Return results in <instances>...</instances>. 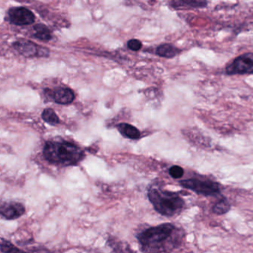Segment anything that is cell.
Masks as SVG:
<instances>
[{"label": "cell", "instance_id": "obj_1", "mask_svg": "<svg viewBox=\"0 0 253 253\" xmlns=\"http://www.w3.org/2000/svg\"><path fill=\"white\" fill-rule=\"evenodd\" d=\"M183 234L172 223H163L148 228L137 235L143 253H169L181 244Z\"/></svg>", "mask_w": 253, "mask_h": 253}, {"label": "cell", "instance_id": "obj_2", "mask_svg": "<svg viewBox=\"0 0 253 253\" xmlns=\"http://www.w3.org/2000/svg\"><path fill=\"white\" fill-rule=\"evenodd\" d=\"M43 155L45 159L57 166L77 165L84 158L82 149L67 141H48L43 149Z\"/></svg>", "mask_w": 253, "mask_h": 253}, {"label": "cell", "instance_id": "obj_3", "mask_svg": "<svg viewBox=\"0 0 253 253\" xmlns=\"http://www.w3.org/2000/svg\"><path fill=\"white\" fill-rule=\"evenodd\" d=\"M147 195L154 209L166 217L177 215L185 206L184 201L178 194L164 190L158 186H150Z\"/></svg>", "mask_w": 253, "mask_h": 253}, {"label": "cell", "instance_id": "obj_4", "mask_svg": "<svg viewBox=\"0 0 253 253\" xmlns=\"http://www.w3.org/2000/svg\"><path fill=\"white\" fill-rule=\"evenodd\" d=\"M180 184L185 189L193 191L195 193L204 196H215L220 193V187L218 183L211 180L191 178L181 180Z\"/></svg>", "mask_w": 253, "mask_h": 253}, {"label": "cell", "instance_id": "obj_5", "mask_svg": "<svg viewBox=\"0 0 253 253\" xmlns=\"http://www.w3.org/2000/svg\"><path fill=\"white\" fill-rule=\"evenodd\" d=\"M228 75H253V54L247 53L236 57L226 67Z\"/></svg>", "mask_w": 253, "mask_h": 253}, {"label": "cell", "instance_id": "obj_6", "mask_svg": "<svg viewBox=\"0 0 253 253\" xmlns=\"http://www.w3.org/2000/svg\"><path fill=\"white\" fill-rule=\"evenodd\" d=\"M13 45L20 54L25 57H36V56L44 57V56L48 55V50L26 40L17 41Z\"/></svg>", "mask_w": 253, "mask_h": 253}, {"label": "cell", "instance_id": "obj_7", "mask_svg": "<svg viewBox=\"0 0 253 253\" xmlns=\"http://www.w3.org/2000/svg\"><path fill=\"white\" fill-rule=\"evenodd\" d=\"M8 17L10 22L17 26H28L35 21V16L33 12L23 7L11 8L8 11Z\"/></svg>", "mask_w": 253, "mask_h": 253}, {"label": "cell", "instance_id": "obj_8", "mask_svg": "<svg viewBox=\"0 0 253 253\" xmlns=\"http://www.w3.org/2000/svg\"><path fill=\"white\" fill-rule=\"evenodd\" d=\"M26 212V207L23 204L14 201L3 202L0 207V214L5 220H15Z\"/></svg>", "mask_w": 253, "mask_h": 253}, {"label": "cell", "instance_id": "obj_9", "mask_svg": "<svg viewBox=\"0 0 253 253\" xmlns=\"http://www.w3.org/2000/svg\"><path fill=\"white\" fill-rule=\"evenodd\" d=\"M48 94L52 97L54 102L58 104H70L75 98V93L70 88H58L53 91L48 90Z\"/></svg>", "mask_w": 253, "mask_h": 253}, {"label": "cell", "instance_id": "obj_10", "mask_svg": "<svg viewBox=\"0 0 253 253\" xmlns=\"http://www.w3.org/2000/svg\"><path fill=\"white\" fill-rule=\"evenodd\" d=\"M107 243L112 250V253H137L125 241L109 238Z\"/></svg>", "mask_w": 253, "mask_h": 253}, {"label": "cell", "instance_id": "obj_11", "mask_svg": "<svg viewBox=\"0 0 253 253\" xmlns=\"http://www.w3.org/2000/svg\"><path fill=\"white\" fill-rule=\"evenodd\" d=\"M180 50L177 49L171 44H163L157 48L156 53L158 56L164 58H173L179 54Z\"/></svg>", "mask_w": 253, "mask_h": 253}, {"label": "cell", "instance_id": "obj_12", "mask_svg": "<svg viewBox=\"0 0 253 253\" xmlns=\"http://www.w3.org/2000/svg\"><path fill=\"white\" fill-rule=\"evenodd\" d=\"M118 129L124 137L136 140L140 136V131L136 127L128 124H121L118 126Z\"/></svg>", "mask_w": 253, "mask_h": 253}, {"label": "cell", "instance_id": "obj_13", "mask_svg": "<svg viewBox=\"0 0 253 253\" xmlns=\"http://www.w3.org/2000/svg\"><path fill=\"white\" fill-rule=\"evenodd\" d=\"M171 6L174 7V8H204L207 6V2L204 1H195V0H182V1H178V2H171Z\"/></svg>", "mask_w": 253, "mask_h": 253}, {"label": "cell", "instance_id": "obj_14", "mask_svg": "<svg viewBox=\"0 0 253 253\" xmlns=\"http://www.w3.org/2000/svg\"><path fill=\"white\" fill-rule=\"evenodd\" d=\"M35 38L41 41H48L51 39V32L46 26L43 24H37L35 26Z\"/></svg>", "mask_w": 253, "mask_h": 253}, {"label": "cell", "instance_id": "obj_15", "mask_svg": "<svg viewBox=\"0 0 253 253\" xmlns=\"http://www.w3.org/2000/svg\"><path fill=\"white\" fill-rule=\"evenodd\" d=\"M0 248H1L2 253H32L20 250L18 247L14 246L12 243L10 242L8 240L4 239V238L1 239Z\"/></svg>", "mask_w": 253, "mask_h": 253}, {"label": "cell", "instance_id": "obj_16", "mask_svg": "<svg viewBox=\"0 0 253 253\" xmlns=\"http://www.w3.org/2000/svg\"><path fill=\"white\" fill-rule=\"evenodd\" d=\"M231 205L229 201L226 198L220 199L217 204L212 207V211L214 214L221 215V214H226V212L230 210Z\"/></svg>", "mask_w": 253, "mask_h": 253}, {"label": "cell", "instance_id": "obj_17", "mask_svg": "<svg viewBox=\"0 0 253 253\" xmlns=\"http://www.w3.org/2000/svg\"><path fill=\"white\" fill-rule=\"evenodd\" d=\"M42 118L50 125L55 126L60 123L58 116L53 109H46L42 112Z\"/></svg>", "mask_w": 253, "mask_h": 253}, {"label": "cell", "instance_id": "obj_18", "mask_svg": "<svg viewBox=\"0 0 253 253\" xmlns=\"http://www.w3.org/2000/svg\"><path fill=\"white\" fill-rule=\"evenodd\" d=\"M169 172L170 175L173 178L178 179L183 175L184 170H183L182 167H179V166H173V167L169 169Z\"/></svg>", "mask_w": 253, "mask_h": 253}, {"label": "cell", "instance_id": "obj_19", "mask_svg": "<svg viewBox=\"0 0 253 253\" xmlns=\"http://www.w3.org/2000/svg\"><path fill=\"white\" fill-rule=\"evenodd\" d=\"M127 45H128L129 49L132 50V51H137L141 48L142 43L140 41H138V40L133 39L128 41V43H127Z\"/></svg>", "mask_w": 253, "mask_h": 253}]
</instances>
